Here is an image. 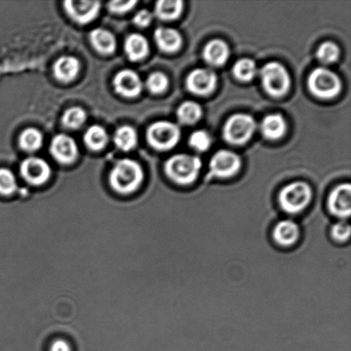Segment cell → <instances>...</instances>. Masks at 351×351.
Returning a JSON list of instances; mask_svg holds the SVG:
<instances>
[{"instance_id":"f546056e","label":"cell","mask_w":351,"mask_h":351,"mask_svg":"<svg viewBox=\"0 0 351 351\" xmlns=\"http://www.w3.org/2000/svg\"><path fill=\"white\" fill-rule=\"evenodd\" d=\"M339 56V48L331 41L322 44L317 51L318 60L325 64L335 63Z\"/></svg>"},{"instance_id":"ac0fdd59","label":"cell","mask_w":351,"mask_h":351,"mask_svg":"<svg viewBox=\"0 0 351 351\" xmlns=\"http://www.w3.org/2000/svg\"><path fill=\"white\" fill-rule=\"evenodd\" d=\"M80 71V62L73 56H64L58 58L54 64L55 77L61 82H69L74 80Z\"/></svg>"},{"instance_id":"1f68e13d","label":"cell","mask_w":351,"mask_h":351,"mask_svg":"<svg viewBox=\"0 0 351 351\" xmlns=\"http://www.w3.org/2000/svg\"><path fill=\"white\" fill-rule=\"evenodd\" d=\"M146 86L147 89L153 94H161L168 87V78L161 72H154L147 78Z\"/></svg>"},{"instance_id":"ffe728a7","label":"cell","mask_w":351,"mask_h":351,"mask_svg":"<svg viewBox=\"0 0 351 351\" xmlns=\"http://www.w3.org/2000/svg\"><path fill=\"white\" fill-rule=\"evenodd\" d=\"M261 128L266 138L277 140L281 138L287 132V123L281 115L271 114L263 119Z\"/></svg>"},{"instance_id":"cb8c5ba5","label":"cell","mask_w":351,"mask_h":351,"mask_svg":"<svg viewBox=\"0 0 351 351\" xmlns=\"http://www.w3.org/2000/svg\"><path fill=\"white\" fill-rule=\"evenodd\" d=\"M114 143L119 149L130 151L136 146L138 136L136 130L130 126H122L115 132Z\"/></svg>"},{"instance_id":"ba28073f","label":"cell","mask_w":351,"mask_h":351,"mask_svg":"<svg viewBox=\"0 0 351 351\" xmlns=\"http://www.w3.org/2000/svg\"><path fill=\"white\" fill-rule=\"evenodd\" d=\"M241 159L229 150H219L212 157L209 165V177L229 178L239 173Z\"/></svg>"},{"instance_id":"6da1fadb","label":"cell","mask_w":351,"mask_h":351,"mask_svg":"<svg viewBox=\"0 0 351 351\" xmlns=\"http://www.w3.org/2000/svg\"><path fill=\"white\" fill-rule=\"evenodd\" d=\"M313 199V191L307 182H292L285 185L278 195L281 211L287 215L297 216L304 213Z\"/></svg>"},{"instance_id":"4dcf8cb0","label":"cell","mask_w":351,"mask_h":351,"mask_svg":"<svg viewBox=\"0 0 351 351\" xmlns=\"http://www.w3.org/2000/svg\"><path fill=\"white\" fill-rule=\"evenodd\" d=\"M17 182L15 175L6 168H0V195H10L16 192Z\"/></svg>"},{"instance_id":"8fae6325","label":"cell","mask_w":351,"mask_h":351,"mask_svg":"<svg viewBox=\"0 0 351 351\" xmlns=\"http://www.w3.org/2000/svg\"><path fill=\"white\" fill-rule=\"evenodd\" d=\"M217 75L209 69H196L188 75L186 86L192 94L206 96L216 88Z\"/></svg>"},{"instance_id":"52a82bcc","label":"cell","mask_w":351,"mask_h":351,"mask_svg":"<svg viewBox=\"0 0 351 351\" xmlns=\"http://www.w3.org/2000/svg\"><path fill=\"white\" fill-rule=\"evenodd\" d=\"M180 130L178 125L169 121L154 123L147 132V138L150 145L160 151L173 149L180 140Z\"/></svg>"},{"instance_id":"277c9868","label":"cell","mask_w":351,"mask_h":351,"mask_svg":"<svg viewBox=\"0 0 351 351\" xmlns=\"http://www.w3.org/2000/svg\"><path fill=\"white\" fill-rule=\"evenodd\" d=\"M261 78L265 90L274 97L285 95L290 88V75L287 69L277 62L265 64L261 70Z\"/></svg>"},{"instance_id":"9a60e30c","label":"cell","mask_w":351,"mask_h":351,"mask_svg":"<svg viewBox=\"0 0 351 351\" xmlns=\"http://www.w3.org/2000/svg\"><path fill=\"white\" fill-rule=\"evenodd\" d=\"M64 9L69 16L81 24L92 22L97 17L101 10V2L98 1H65Z\"/></svg>"},{"instance_id":"5b68a950","label":"cell","mask_w":351,"mask_h":351,"mask_svg":"<svg viewBox=\"0 0 351 351\" xmlns=\"http://www.w3.org/2000/svg\"><path fill=\"white\" fill-rule=\"evenodd\" d=\"M338 75L326 68H316L308 77V88L313 95L321 99L335 97L341 90Z\"/></svg>"},{"instance_id":"4fadbf2b","label":"cell","mask_w":351,"mask_h":351,"mask_svg":"<svg viewBox=\"0 0 351 351\" xmlns=\"http://www.w3.org/2000/svg\"><path fill=\"white\" fill-rule=\"evenodd\" d=\"M50 151L51 156L62 164L73 163L78 156V147L71 136L60 134L51 141Z\"/></svg>"},{"instance_id":"f1b7e54d","label":"cell","mask_w":351,"mask_h":351,"mask_svg":"<svg viewBox=\"0 0 351 351\" xmlns=\"http://www.w3.org/2000/svg\"><path fill=\"white\" fill-rule=\"evenodd\" d=\"M87 119V114L81 108H71L64 113L62 122L69 129H78Z\"/></svg>"},{"instance_id":"4316f807","label":"cell","mask_w":351,"mask_h":351,"mask_svg":"<svg viewBox=\"0 0 351 351\" xmlns=\"http://www.w3.org/2000/svg\"><path fill=\"white\" fill-rule=\"evenodd\" d=\"M43 143V136L39 130L29 128L24 130L21 134L19 144L20 147L27 152H34L40 149Z\"/></svg>"},{"instance_id":"44dd1931","label":"cell","mask_w":351,"mask_h":351,"mask_svg":"<svg viewBox=\"0 0 351 351\" xmlns=\"http://www.w3.org/2000/svg\"><path fill=\"white\" fill-rule=\"evenodd\" d=\"M90 40L95 49L102 54H111L117 47L116 38L110 31L96 29L90 33Z\"/></svg>"},{"instance_id":"7a4b0ae2","label":"cell","mask_w":351,"mask_h":351,"mask_svg":"<svg viewBox=\"0 0 351 351\" xmlns=\"http://www.w3.org/2000/svg\"><path fill=\"white\" fill-rule=\"evenodd\" d=\"M144 179L143 167L136 160H119L110 174V184L115 191L122 195L132 194L142 184Z\"/></svg>"},{"instance_id":"d590c367","label":"cell","mask_w":351,"mask_h":351,"mask_svg":"<svg viewBox=\"0 0 351 351\" xmlns=\"http://www.w3.org/2000/svg\"><path fill=\"white\" fill-rule=\"evenodd\" d=\"M50 351H71V347L64 340H57L51 346Z\"/></svg>"},{"instance_id":"9c48e42d","label":"cell","mask_w":351,"mask_h":351,"mask_svg":"<svg viewBox=\"0 0 351 351\" xmlns=\"http://www.w3.org/2000/svg\"><path fill=\"white\" fill-rule=\"evenodd\" d=\"M301 226L291 219L278 220L271 230V237L276 246L283 249H291L300 241Z\"/></svg>"},{"instance_id":"2e32d148","label":"cell","mask_w":351,"mask_h":351,"mask_svg":"<svg viewBox=\"0 0 351 351\" xmlns=\"http://www.w3.org/2000/svg\"><path fill=\"white\" fill-rule=\"evenodd\" d=\"M230 49L225 41L213 40L206 45L203 51L205 61L213 66H221L229 58Z\"/></svg>"},{"instance_id":"3957f363","label":"cell","mask_w":351,"mask_h":351,"mask_svg":"<svg viewBox=\"0 0 351 351\" xmlns=\"http://www.w3.org/2000/svg\"><path fill=\"white\" fill-rule=\"evenodd\" d=\"M166 173L175 184L188 186L194 184L202 169V161L189 154H176L167 161Z\"/></svg>"},{"instance_id":"e575fe53","label":"cell","mask_w":351,"mask_h":351,"mask_svg":"<svg viewBox=\"0 0 351 351\" xmlns=\"http://www.w3.org/2000/svg\"><path fill=\"white\" fill-rule=\"evenodd\" d=\"M153 20V14L147 10H142L136 14L134 16L133 22L136 25L145 27L149 26Z\"/></svg>"},{"instance_id":"7c38bea8","label":"cell","mask_w":351,"mask_h":351,"mask_svg":"<svg viewBox=\"0 0 351 351\" xmlns=\"http://www.w3.org/2000/svg\"><path fill=\"white\" fill-rule=\"evenodd\" d=\"M24 180L32 185L45 184L51 176V168L46 160L38 157H29L23 161L20 167Z\"/></svg>"},{"instance_id":"d6986e66","label":"cell","mask_w":351,"mask_h":351,"mask_svg":"<svg viewBox=\"0 0 351 351\" xmlns=\"http://www.w3.org/2000/svg\"><path fill=\"white\" fill-rule=\"evenodd\" d=\"M125 50L130 60H142L149 53V41L142 34H130L125 40Z\"/></svg>"},{"instance_id":"603a6c76","label":"cell","mask_w":351,"mask_h":351,"mask_svg":"<svg viewBox=\"0 0 351 351\" xmlns=\"http://www.w3.org/2000/svg\"><path fill=\"white\" fill-rule=\"evenodd\" d=\"M108 134L103 127L93 125L88 128L84 135V142L89 149L98 151L103 149L108 143Z\"/></svg>"},{"instance_id":"484cf974","label":"cell","mask_w":351,"mask_h":351,"mask_svg":"<svg viewBox=\"0 0 351 351\" xmlns=\"http://www.w3.org/2000/svg\"><path fill=\"white\" fill-rule=\"evenodd\" d=\"M233 74L237 80L243 82H250L257 74L256 62L250 58H243L233 66Z\"/></svg>"},{"instance_id":"d4e9b609","label":"cell","mask_w":351,"mask_h":351,"mask_svg":"<svg viewBox=\"0 0 351 351\" xmlns=\"http://www.w3.org/2000/svg\"><path fill=\"white\" fill-rule=\"evenodd\" d=\"M184 3L182 1H158L156 3V15L161 20L171 21L177 19L181 15Z\"/></svg>"},{"instance_id":"e0dca14e","label":"cell","mask_w":351,"mask_h":351,"mask_svg":"<svg viewBox=\"0 0 351 351\" xmlns=\"http://www.w3.org/2000/svg\"><path fill=\"white\" fill-rule=\"evenodd\" d=\"M154 39L160 50L166 53H175L182 45V36L178 30L160 27L154 32Z\"/></svg>"},{"instance_id":"5bb4252c","label":"cell","mask_w":351,"mask_h":351,"mask_svg":"<svg viewBox=\"0 0 351 351\" xmlns=\"http://www.w3.org/2000/svg\"><path fill=\"white\" fill-rule=\"evenodd\" d=\"M115 90L123 97H136L143 90V82L139 75L132 70H123L116 75L113 80Z\"/></svg>"},{"instance_id":"7402d4cb","label":"cell","mask_w":351,"mask_h":351,"mask_svg":"<svg viewBox=\"0 0 351 351\" xmlns=\"http://www.w3.org/2000/svg\"><path fill=\"white\" fill-rule=\"evenodd\" d=\"M178 119L182 125H194L201 119L202 109L195 101H185L178 109Z\"/></svg>"},{"instance_id":"83f0119b","label":"cell","mask_w":351,"mask_h":351,"mask_svg":"<svg viewBox=\"0 0 351 351\" xmlns=\"http://www.w3.org/2000/svg\"><path fill=\"white\" fill-rule=\"evenodd\" d=\"M351 236V226L348 220H338L330 226V237L339 244L348 243Z\"/></svg>"},{"instance_id":"30bf717a","label":"cell","mask_w":351,"mask_h":351,"mask_svg":"<svg viewBox=\"0 0 351 351\" xmlns=\"http://www.w3.org/2000/svg\"><path fill=\"white\" fill-rule=\"evenodd\" d=\"M330 215L339 220H348L351 215V185L339 184L330 193L326 202Z\"/></svg>"},{"instance_id":"d6a6232c","label":"cell","mask_w":351,"mask_h":351,"mask_svg":"<svg viewBox=\"0 0 351 351\" xmlns=\"http://www.w3.org/2000/svg\"><path fill=\"white\" fill-rule=\"evenodd\" d=\"M211 136L204 130H197L189 137V145L199 152H205L211 146Z\"/></svg>"},{"instance_id":"8992f818","label":"cell","mask_w":351,"mask_h":351,"mask_svg":"<svg viewBox=\"0 0 351 351\" xmlns=\"http://www.w3.org/2000/svg\"><path fill=\"white\" fill-rule=\"evenodd\" d=\"M256 128V123L252 117L239 113L230 117L223 127V138L235 145H242L253 136Z\"/></svg>"},{"instance_id":"836d02e7","label":"cell","mask_w":351,"mask_h":351,"mask_svg":"<svg viewBox=\"0 0 351 351\" xmlns=\"http://www.w3.org/2000/svg\"><path fill=\"white\" fill-rule=\"evenodd\" d=\"M136 3V1H112L108 3V8L112 12L122 14L128 12Z\"/></svg>"}]
</instances>
